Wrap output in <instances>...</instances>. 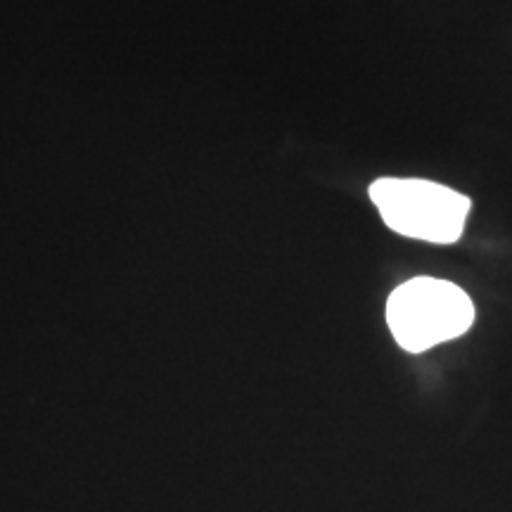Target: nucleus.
<instances>
[{"label": "nucleus", "mask_w": 512, "mask_h": 512, "mask_svg": "<svg viewBox=\"0 0 512 512\" xmlns=\"http://www.w3.org/2000/svg\"><path fill=\"white\" fill-rule=\"evenodd\" d=\"M475 323V304L456 283L441 278L408 280L387 302V325L401 349L411 354L463 337Z\"/></svg>", "instance_id": "1"}, {"label": "nucleus", "mask_w": 512, "mask_h": 512, "mask_svg": "<svg viewBox=\"0 0 512 512\" xmlns=\"http://www.w3.org/2000/svg\"><path fill=\"white\" fill-rule=\"evenodd\" d=\"M370 200L394 233L434 245L456 242L472 209L470 197L422 178H380Z\"/></svg>", "instance_id": "2"}]
</instances>
